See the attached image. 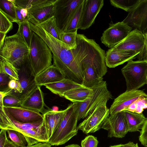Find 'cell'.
Returning <instances> with one entry per match:
<instances>
[{"mask_svg": "<svg viewBox=\"0 0 147 147\" xmlns=\"http://www.w3.org/2000/svg\"><path fill=\"white\" fill-rule=\"evenodd\" d=\"M76 49H71L81 65L83 74L82 85L91 88L103 81L99 76L106 71L105 51L93 39L83 34H77Z\"/></svg>", "mask_w": 147, "mask_h": 147, "instance_id": "6da1fadb", "label": "cell"}, {"mask_svg": "<svg viewBox=\"0 0 147 147\" xmlns=\"http://www.w3.org/2000/svg\"><path fill=\"white\" fill-rule=\"evenodd\" d=\"M32 30L45 41L53 54V65L59 69L65 78L82 84L83 74L81 66L71 49L64 43L51 36L39 25L29 22Z\"/></svg>", "mask_w": 147, "mask_h": 147, "instance_id": "7a4b0ae2", "label": "cell"}, {"mask_svg": "<svg viewBox=\"0 0 147 147\" xmlns=\"http://www.w3.org/2000/svg\"><path fill=\"white\" fill-rule=\"evenodd\" d=\"M0 128L18 131L24 136L27 146L40 142H48L49 140L44 120L33 123H23L15 120L0 106Z\"/></svg>", "mask_w": 147, "mask_h": 147, "instance_id": "3957f363", "label": "cell"}, {"mask_svg": "<svg viewBox=\"0 0 147 147\" xmlns=\"http://www.w3.org/2000/svg\"><path fill=\"white\" fill-rule=\"evenodd\" d=\"M79 104L73 103L67 107V110L61 122L49 139L51 146H59L65 144L78 132L77 123Z\"/></svg>", "mask_w": 147, "mask_h": 147, "instance_id": "277c9868", "label": "cell"}, {"mask_svg": "<svg viewBox=\"0 0 147 147\" xmlns=\"http://www.w3.org/2000/svg\"><path fill=\"white\" fill-rule=\"evenodd\" d=\"M52 53L50 49L43 39L33 32L28 54L36 76L52 65Z\"/></svg>", "mask_w": 147, "mask_h": 147, "instance_id": "5b68a950", "label": "cell"}, {"mask_svg": "<svg viewBox=\"0 0 147 147\" xmlns=\"http://www.w3.org/2000/svg\"><path fill=\"white\" fill-rule=\"evenodd\" d=\"M29 51V47L17 31L15 34L5 37L0 48V56L18 69Z\"/></svg>", "mask_w": 147, "mask_h": 147, "instance_id": "8992f818", "label": "cell"}, {"mask_svg": "<svg viewBox=\"0 0 147 147\" xmlns=\"http://www.w3.org/2000/svg\"><path fill=\"white\" fill-rule=\"evenodd\" d=\"M126 84V91L138 90L147 84V62L130 60L121 69Z\"/></svg>", "mask_w": 147, "mask_h": 147, "instance_id": "52a82bcc", "label": "cell"}, {"mask_svg": "<svg viewBox=\"0 0 147 147\" xmlns=\"http://www.w3.org/2000/svg\"><path fill=\"white\" fill-rule=\"evenodd\" d=\"M92 93L86 100L79 104L78 121L87 117L97 107L107 104L112 98V95L108 90L105 81H103L92 88Z\"/></svg>", "mask_w": 147, "mask_h": 147, "instance_id": "ba28073f", "label": "cell"}, {"mask_svg": "<svg viewBox=\"0 0 147 147\" xmlns=\"http://www.w3.org/2000/svg\"><path fill=\"white\" fill-rule=\"evenodd\" d=\"M106 105L105 104L97 107L78 125V129L88 134L94 133L102 128L110 114Z\"/></svg>", "mask_w": 147, "mask_h": 147, "instance_id": "9c48e42d", "label": "cell"}, {"mask_svg": "<svg viewBox=\"0 0 147 147\" xmlns=\"http://www.w3.org/2000/svg\"><path fill=\"white\" fill-rule=\"evenodd\" d=\"M28 53L26 54L23 63L18 69V81L22 90L19 99L22 102L38 86L35 81L36 76L30 61Z\"/></svg>", "mask_w": 147, "mask_h": 147, "instance_id": "30bf717a", "label": "cell"}, {"mask_svg": "<svg viewBox=\"0 0 147 147\" xmlns=\"http://www.w3.org/2000/svg\"><path fill=\"white\" fill-rule=\"evenodd\" d=\"M132 28L123 21L110 24L108 28L102 33L101 42L109 48H112L122 41L130 33Z\"/></svg>", "mask_w": 147, "mask_h": 147, "instance_id": "8fae6325", "label": "cell"}, {"mask_svg": "<svg viewBox=\"0 0 147 147\" xmlns=\"http://www.w3.org/2000/svg\"><path fill=\"white\" fill-rule=\"evenodd\" d=\"M84 0H57L55 17L60 32H64L74 11Z\"/></svg>", "mask_w": 147, "mask_h": 147, "instance_id": "7c38bea8", "label": "cell"}, {"mask_svg": "<svg viewBox=\"0 0 147 147\" xmlns=\"http://www.w3.org/2000/svg\"><path fill=\"white\" fill-rule=\"evenodd\" d=\"M102 128L108 131V137L109 138L124 137L129 132V129L127 121L123 111L109 115Z\"/></svg>", "mask_w": 147, "mask_h": 147, "instance_id": "4fadbf2b", "label": "cell"}, {"mask_svg": "<svg viewBox=\"0 0 147 147\" xmlns=\"http://www.w3.org/2000/svg\"><path fill=\"white\" fill-rule=\"evenodd\" d=\"M123 21L143 34L147 28V0H140Z\"/></svg>", "mask_w": 147, "mask_h": 147, "instance_id": "5bb4252c", "label": "cell"}, {"mask_svg": "<svg viewBox=\"0 0 147 147\" xmlns=\"http://www.w3.org/2000/svg\"><path fill=\"white\" fill-rule=\"evenodd\" d=\"M57 0H44L31 9H28L29 22L35 26L54 16Z\"/></svg>", "mask_w": 147, "mask_h": 147, "instance_id": "9a60e30c", "label": "cell"}, {"mask_svg": "<svg viewBox=\"0 0 147 147\" xmlns=\"http://www.w3.org/2000/svg\"><path fill=\"white\" fill-rule=\"evenodd\" d=\"M103 0H84L78 29L85 30L94 23L104 5Z\"/></svg>", "mask_w": 147, "mask_h": 147, "instance_id": "2e32d148", "label": "cell"}, {"mask_svg": "<svg viewBox=\"0 0 147 147\" xmlns=\"http://www.w3.org/2000/svg\"><path fill=\"white\" fill-rule=\"evenodd\" d=\"M144 43V35L138 30L134 29L122 41L109 50L114 51H132L140 53L143 49Z\"/></svg>", "mask_w": 147, "mask_h": 147, "instance_id": "e0dca14e", "label": "cell"}, {"mask_svg": "<svg viewBox=\"0 0 147 147\" xmlns=\"http://www.w3.org/2000/svg\"><path fill=\"white\" fill-rule=\"evenodd\" d=\"M143 96L147 97V94L142 90L125 91L115 99L109 109L110 115L125 110L136 100Z\"/></svg>", "mask_w": 147, "mask_h": 147, "instance_id": "ac0fdd59", "label": "cell"}, {"mask_svg": "<svg viewBox=\"0 0 147 147\" xmlns=\"http://www.w3.org/2000/svg\"><path fill=\"white\" fill-rule=\"evenodd\" d=\"M4 110L15 120L23 123H33L44 119L43 116L40 113L27 109L22 107H5Z\"/></svg>", "mask_w": 147, "mask_h": 147, "instance_id": "d6986e66", "label": "cell"}, {"mask_svg": "<svg viewBox=\"0 0 147 147\" xmlns=\"http://www.w3.org/2000/svg\"><path fill=\"white\" fill-rule=\"evenodd\" d=\"M45 106H46L44 102L43 93L38 86L22 101L21 105L25 108L41 113L42 115L48 111L45 109Z\"/></svg>", "mask_w": 147, "mask_h": 147, "instance_id": "ffe728a7", "label": "cell"}, {"mask_svg": "<svg viewBox=\"0 0 147 147\" xmlns=\"http://www.w3.org/2000/svg\"><path fill=\"white\" fill-rule=\"evenodd\" d=\"M140 53L132 51H111L105 53V62L107 66L114 68L124 63L135 59Z\"/></svg>", "mask_w": 147, "mask_h": 147, "instance_id": "44dd1931", "label": "cell"}, {"mask_svg": "<svg viewBox=\"0 0 147 147\" xmlns=\"http://www.w3.org/2000/svg\"><path fill=\"white\" fill-rule=\"evenodd\" d=\"M65 78L61 71L53 65L40 73L35 76L36 84L40 86L57 82Z\"/></svg>", "mask_w": 147, "mask_h": 147, "instance_id": "7402d4cb", "label": "cell"}, {"mask_svg": "<svg viewBox=\"0 0 147 147\" xmlns=\"http://www.w3.org/2000/svg\"><path fill=\"white\" fill-rule=\"evenodd\" d=\"M67 110V108L64 110L57 111L48 110L43 115L49 139L60 124Z\"/></svg>", "mask_w": 147, "mask_h": 147, "instance_id": "603a6c76", "label": "cell"}, {"mask_svg": "<svg viewBox=\"0 0 147 147\" xmlns=\"http://www.w3.org/2000/svg\"><path fill=\"white\" fill-rule=\"evenodd\" d=\"M46 87L53 93L63 96L66 91L71 89L83 86L82 84L65 78L60 81L45 85Z\"/></svg>", "mask_w": 147, "mask_h": 147, "instance_id": "cb8c5ba5", "label": "cell"}, {"mask_svg": "<svg viewBox=\"0 0 147 147\" xmlns=\"http://www.w3.org/2000/svg\"><path fill=\"white\" fill-rule=\"evenodd\" d=\"M126 119L129 132L140 131L147 119L143 113H138L124 110L123 111Z\"/></svg>", "mask_w": 147, "mask_h": 147, "instance_id": "d4e9b609", "label": "cell"}, {"mask_svg": "<svg viewBox=\"0 0 147 147\" xmlns=\"http://www.w3.org/2000/svg\"><path fill=\"white\" fill-rule=\"evenodd\" d=\"M92 92V88L83 86L66 91L63 94V97L73 103L81 102L85 101Z\"/></svg>", "mask_w": 147, "mask_h": 147, "instance_id": "484cf974", "label": "cell"}, {"mask_svg": "<svg viewBox=\"0 0 147 147\" xmlns=\"http://www.w3.org/2000/svg\"><path fill=\"white\" fill-rule=\"evenodd\" d=\"M38 25L50 34L59 40V35L61 32L57 26L54 16L44 21Z\"/></svg>", "mask_w": 147, "mask_h": 147, "instance_id": "4316f807", "label": "cell"}, {"mask_svg": "<svg viewBox=\"0 0 147 147\" xmlns=\"http://www.w3.org/2000/svg\"><path fill=\"white\" fill-rule=\"evenodd\" d=\"M15 0H0V9L12 22H16Z\"/></svg>", "mask_w": 147, "mask_h": 147, "instance_id": "83f0119b", "label": "cell"}, {"mask_svg": "<svg viewBox=\"0 0 147 147\" xmlns=\"http://www.w3.org/2000/svg\"><path fill=\"white\" fill-rule=\"evenodd\" d=\"M84 1L74 11L64 32H74L78 30V27L82 10Z\"/></svg>", "mask_w": 147, "mask_h": 147, "instance_id": "f1b7e54d", "label": "cell"}, {"mask_svg": "<svg viewBox=\"0 0 147 147\" xmlns=\"http://www.w3.org/2000/svg\"><path fill=\"white\" fill-rule=\"evenodd\" d=\"M0 71L5 72L12 79L19 80L18 69L4 58L1 57Z\"/></svg>", "mask_w": 147, "mask_h": 147, "instance_id": "f546056e", "label": "cell"}, {"mask_svg": "<svg viewBox=\"0 0 147 147\" xmlns=\"http://www.w3.org/2000/svg\"><path fill=\"white\" fill-rule=\"evenodd\" d=\"M140 0H111V5L117 8L121 9L129 12L138 4Z\"/></svg>", "mask_w": 147, "mask_h": 147, "instance_id": "4dcf8cb0", "label": "cell"}, {"mask_svg": "<svg viewBox=\"0 0 147 147\" xmlns=\"http://www.w3.org/2000/svg\"><path fill=\"white\" fill-rule=\"evenodd\" d=\"M19 26L18 31L24 39L29 47L30 44L33 31L32 30L28 20L18 24Z\"/></svg>", "mask_w": 147, "mask_h": 147, "instance_id": "1f68e13d", "label": "cell"}, {"mask_svg": "<svg viewBox=\"0 0 147 147\" xmlns=\"http://www.w3.org/2000/svg\"><path fill=\"white\" fill-rule=\"evenodd\" d=\"M77 32V30L74 32H61L59 35V40L65 44L69 49H75L76 47Z\"/></svg>", "mask_w": 147, "mask_h": 147, "instance_id": "d6a6232c", "label": "cell"}, {"mask_svg": "<svg viewBox=\"0 0 147 147\" xmlns=\"http://www.w3.org/2000/svg\"><path fill=\"white\" fill-rule=\"evenodd\" d=\"M8 137L18 147H25L27 144L24 135L20 132L12 129H7Z\"/></svg>", "mask_w": 147, "mask_h": 147, "instance_id": "836d02e7", "label": "cell"}, {"mask_svg": "<svg viewBox=\"0 0 147 147\" xmlns=\"http://www.w3.org/2000/svg\"><path fill=\"white\" fill-rule=\"evenodd\" d=\"M147 108V97L142 96L135 101L125 110L138 113H142Z\"/></svg>", "mask_w": 147, "mask_h": 147, "instance_id": "e575fe53", "label": "cell"}, {"mask_svg": "<svg viewBox=\"0 0 147 147\" xmlns=\"http://www.w3.org/2000/svg\"><path fill=\"white\" fill-rule=\"evenodd\" d=\"M13 28V24L5 13L0 9V32L7 34Z\"/></svg>", "mask_w": 147, "mask_h": 147, "instance_id": "d590c367", "label": "cell"}, {"mask_svg": "<svg viewBox=\"0 0 147 147\" xmlns=\"http://www.w3.org/2000/svg\"><path fill=\"white\" fill-rule=\"evenodd\" d=\"M22 101L17 97L11 94L5 96L3 99V105L5 107L21 106Z\"/></svg>", "mask_w": 147, "mask_h": 147, "instance_id": "8d00e7d4", "label": "cell"}, {"mask_svg": "<svg viewBox=\"0 0 147 147\" xmlns=\"http://www.w3.org/2000/svg\"><path fill=\"white\" fill-rule=\"evenodd\" d=\"M44 0H15L16 6L29 9L38 5Z\"/></svg>", "mask_w": 147, "mask_h": 147, "instance_id": "74e56055", "label": "cell"}, {"mask_svg": "<svg viewBox=\"0 0 147 147\" xmlns=\"http://www.w3.org/2000/svg\"><path fill=\"white\" fill-rule=\"evenodd\" d=\"M12 79L5 72L0 71V91L5 92L11 89L9 88V82Z\"/></svg>", "mask_w": 147, "mask_h": 147, "instance_id": "f35d334b", "label": "cell"}, {"mask_svg": "<svg viewBox=\"0 0 147 147\" xmlns=\"http://www.w3.org/2000/svg\"><path fill=\"white\" fill-rule=\"evenodd\" d=\"M16 22L18 24L28 20V10L16 5Z\"/></svg>", "mask_w": 147, "mask_h": 147, "instance_id": "ab89813d", "label": "cell"}, {"mask_svg": "<svg viewBox=\"0 0 147 147\" xmlns=\"http://www.w3.org/2000/svg\"><path fill=\"white\" fill-rule=\"evenodd\" d=\"M98 143L96 137L89 135L82 140L81 144V147H97Z\"/></svg>", "mask_w": 147, "mask_h": 147, "instance_id": "60d3db41", "label": "cell"}, {"mask_svg": "<svg viewBox=\"0 0 147 147\" xmlns=\"http://www.w3.org/2000/svg\"><path fill=\"white\" fill-rule=\"evenodd\" d=\"M139 140L142 145L147 146V119L140 131Z\"/></svg>", "mask_w": 147, "mask_h": 147, "instance_id": "b9f144b4", "label": "cell"}, {"mask_svg": "<svg viewBox=\"0 0 147 147\" xmlns=\"http://www.w3.org/2000/svg\"><path fill=\"white\" fill-rule=\"evenodd\" d=\"M145 43L142 51L137 56L138 61L147 62V38L144 36Z\"/></svg>", "mask_w": 147, "mask_h": 147, "instance_id": "7bdbcfd3", "label": "cell"}, {"mask_svg": "<svg viewBox=\"0 0 147 147\" xmlns=\"http://www.w3.org/2000/svg\"><path fill=\"white\" fill-rule=\"evenodd\" d=\"M7 130L1 129L0 132V147H4L8 139L7 137L6 132Z\"/></svg>", "mask_w": 147, "mask_h": 147, "instance_id": "ee69618b", "label": "cell"}, {"mask_svg": "<svg viewBox=\"0 0 147 147\" xmlns=\"http://www.w3.org/2000/svg\"><path fill=\"white\" fill-rule=\"evenodd\" d=\"M51 145L48 142H40L31 145L27 146L25 147H51Z\"/></svg>", "mask_w": 147, "mask_h": 147, "instance_id": "f6af8a7d", "label": "cell"}, {"mask_svg": "<svg viewBox=\"0 0 147 147\" xmlns=\"http://www.w3.org/2000/svg\"><path fill=\"white\" fill-rule=\"evenodd\" d=\"M6 34L0 32V48L3 45Z\"/></svg>", "mask_w": 147, "mask_h": 147, "instance_id": "bcb514c9", "label": "cell"}, {"mask_svg": "<svg viewBox=\"0 0 147 147\" xmlns=\"http://www.w3.org/2000/svg\"><path fill=\"white\" fill-rule=\"evenodd\" d=\"M16 80L13 79L10 80L8 84V87L9 88L12 90L14 89L16 84Z\"/></svg>", "mask_w": 147, "mask_h": 147, "instance_id": "7dc6e473", "label": "cell"}, {"mask_svg": "<svg viewBox=\"0 0 147 147\" xmlns=\"http://www.w3.org/2000/svg\"><path fill=\"white\" fill-rule=\"evenodd\" d=\"M4 147H18L11 141L8 140Z\"/></svg>", "mask_w": 147, "mask_h": 147, "instance_id": "c3c4849f", "label": "cell"}, {"mask_svg": "<svg viewBox=\"0 0 147 147\" xmlns=\"http://www.w3.org/2000/svg\"><path fill=\"white\" fill-rule=\"evenodd\" d=\"M135 144L133 142H129L127 143L124 144L123 147H133Z\"/></svg>", "mask_w": 147, "mask_h": 147, "instance_id": "681fc988", "label": "cell"}, {"mask_svg": "<svg viewBox=\"0 0 147 147\" xmlns=\"http://www.w3.org/2000/svg\"><path fill=\"white\" fill-rule=\"evenodd\" d=\"M65 147H81L80 146L77 144H73L65 146Z\"/></svg>", "mask_w": 147, "mask_h": 147, "instance_id": "f907efd6", "label": "cell"}, {"mask_svg": "<svg viewBox=\"0 0 147 147\" xmlns=\"http://www.w3.org/2000/svg\"><path fill=\"white\" fill-rule=\"evenodd\" d=\"M123 144H120L118 145H116L113 146H111L109 147H123Z\"/></svg>", "mask_w": 147, "mask_h": 147, "instance_id": "816d5d0a", "label": "cell"}, {"mask_svg": "<svg viewBox=\"0 0 147 147\" xmlns=\"http://www.w3.org/2000/svg\"><path fill=\"white\" fill-rule=\"evenodd\" d=\"M53 111H58V108L57 107L54 106L53 107L52 110Z\"/></svg>", "mask_w": 147, "mask_h": 147, "instance_id": "f5cc1de1", "label": "cell"}, {"mask_svg": "<svg viewBox=\"0 0 147 147\" xmlns=\"http://www.w3.org/2000/svg\"><path fill=\"white\" fill-rule=\"evenodd\" d=\"M133 147H139L138 144L137 143L135 144L134 145Z\"/></svg>", "mask_w": 147, "mask_h": 147, "instance_id": "db71d44e", "label": "cell"}, {"mask_svg": "<svg viewBox=\"0 0 147 147\" xmlns=\"http://www.w3.org/2000/svg\"><path fill=\"white\" fill-rule=\"evenodd\" d=\"M147 32V28H146V30H145L144 32V33L143 34H145Z\"/></svg>", "mask_w": 147, "mask_h": 147, "instance_id": "11a10c76", "label": "cell"}, {"mask_svg": "<svg viewBox=\"0 0 147 147\" xmlns=\"http://www.w3.org/2000/svg\"><path fill=\"white\" fill-rule=\"evenodd\" d=\"M144 36L147 38V32L144 34Z\"/></svg>", "mask_w": 147, "mask_h": 147, "instance_id": "9f6ffc18", "label": "cell"}, {"mask_svg": "<svg viewBox=\"0 0 147 147\" xmlns=\"http://www.w3.org/2000/svg\"></svg>", "mask_w": 147, "mask_h": 147, "instance_id": "6f0895ef", "label": "cell"}, {"mask_svg": "<svg viewBox=\"0 0 147 147\" xmlns=\"http://www.w3.org/2000/svg\"><path fill=\"white\" fill-rule=\"evenodd\" d=\"M144 147H147V146H144Z\"/></svg>", "mask_w": 147, "mask_h": 147, "instance_id": "680465c9", "label": "cell"}, {"mask_svg": "<svg viewBox=\"0 0 147 147\" xmlns=\"http://www.w3.org/2000/svg\"><path fill=\"white\" fill-rule=\"evenodd\" d=\"M64 147H65V146Z\"/></svg>", "mask_w": 147, "mask_h": 147, "instance_id": "91938a15", "label": "cell"}]
</instances>
